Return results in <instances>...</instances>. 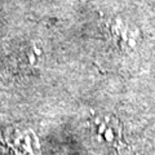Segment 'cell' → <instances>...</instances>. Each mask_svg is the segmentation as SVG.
Instances as JSON below:
<instances>
[{"mask_svg":"<svg viewBox=\"0 0 155 155\" xmlns=\"http://www.w3.org/2000/svg\"><path fill=\"white\" fill-rule=\"evenodd\" d=\"M98 134L107 143H114L120 136V127L118 122L110 118H104L100 122Z\"/></svg>","mask_w":155,"mask_h":155,"instance_id":"1","label":"cell"}]
</instances>
